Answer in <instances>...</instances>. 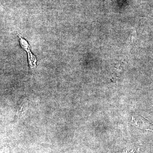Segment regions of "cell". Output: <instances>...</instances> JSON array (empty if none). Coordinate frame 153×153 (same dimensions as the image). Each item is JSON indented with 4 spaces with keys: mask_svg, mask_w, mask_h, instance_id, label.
Here are the masks:
<instances>
[{
    "mask_svg": "<svg viewBox=\"0 0 153 153\" xmlns=\"http://www.w3.org/2000/svg\"><path fill=\"white\" fill-rule=\"evenodd\" d=\"M18 35L20 39V43L21 46L27 53L29 65L32 68L36 67L37 59L35 55L30 51V45L21 35L19 34Z\"/></svg>",
    "mask_w": 153,
    "mask_h": 153,
    "instance_id": "cell-1",
    "label": "cell"
},
{
    "mask_svg": "<svg viewBox=\"0 0 153 153\" xmlns=\"http://www.w3.org/2000/svg\"><path fill=\"white\" fill-rule=\"evenodd\" d=\"M143 128L146 129L152 130H153V124L149 122L143 118Z\"/></svg>",
    "mask_w": 153,
    "mask_h": 153,
    "instance_id": "cell-2",
    "label": "cell"
}]
</instances>
